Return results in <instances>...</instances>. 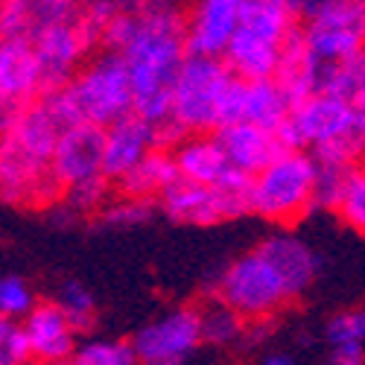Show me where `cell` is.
I'll list each match as a JSON object with an SVG mask.
<instances>
[{"label": "cell", "mask_w": 365, "mask_h": 365, "mask_svg": "<svg viewBox=\"0 0 365 365\" xmlns=\"http://www.w3.org/2000/svg\"><path fill=\"white\" fill-rule=\"evenodd\" d=\"M106 47L120 50L132 73L135 111L155 126L173 117V88L178 71L190 56L187 26L175 9L143 15L120 12L106 33Z\"/></svg>", "instance_id": "cell-1"}, {"label": "cell", "mask_w": 365, "mask_h": 365, "mask_svg": "<svg viewBox=\"0 0 365 365\" xmlns=\"http://www.w3.org/2000/svg\"><path fill=\"white\" fill-rule=\"evenodd\" d=\"M316 173L319 161L313 158V152L310 155L304 149L281 152L275 161H269L260 173H255L252 214L278 225L298 222L304 214L316 210Z\"/></svg>", "instance_id": "cell-2"}, {"label": "cell", "mask_w": 365, "mask_h": 365, "mask_svg": "<svg viewBox=\"0 0 365 365\" xmlns=\"http://www.w3.org/2000/svg\"><path fill=\"white\" fill-rule=\"evenodd\" d=\"M68 97L79 114V120L97 126H111L117 120L135 114V88L132 73L120 50H106L94 56L79 73L65 85Z\"/></svg>", "instance_id": "cell-3"}, {"label": "cell", "mask_w": 365, "mask_h": 365, "mask_svg": "<svg viewBox=\"0 0 365 365\" xmlns=\"http://www.w3.org/2000/svg\"><path fill=\"white\" fill-rule=\"evenodd\" d=\"M234 71L225 58L190 53L178 71L173 88V123L185 135H202L220 129L222 100L234 82Z\"/></svg>", "instance_id": "cell-4"}, {"label": "cell", "mask_w": 365, "mask_h": 365, "mask_svg": "<svg viewBox=\"0 0 365 365\" xmlns=\"http://www.w3.org/2000/svg\"><path fill=\"white\" fill-rule=\"evenodd\" d=\"M252 187L255 175L234 170L220 178L217 185H199V181L178 178L158 199L161 210L181 225H217L222 220H237L252 214Z\"/></svg>", "instance_id": "cell-5"}, {"label": "cell", "mask_w": 365, "mask_h": 365, "mask_svg": "<svg viewBox=\"0 0 365 365\" xmlns=\"http://www.w3.org/2000/svg\"><path fill=\"white\" fill-rule=\"evenodd\" d=\"M210 295H220L225 304H231V307L249 322L275 319L292 301L284 278L278 275V269L257 249L231 260L222 269V275L217 278V287Z\"/></svg>", "instance_id": "cell-6"}, {"label": "cell", "mask_w": 365, "mask_h": 365, "mask_svg": "<svg viewBox=\"0 0 365 365\" xmlns=\"http://www.w3.org/2000/svg\"><path fill=\"white\" fill-rule=\"evenodd\" d=\"M202 342L199 307L170 310L143 324L132 336L140 365H187Z\"/></svg>", "instance_id": "cell-7"}, {"label": "cell", "mask_w": 365, "mask_h": 365, "mask_svg": "<svg viewBox=\"0 0 365 365\" xmlns=\"http://www.w3.org/2000/svg\"><path fill=\"white\" fill-rule=\"evenodd\" d=\"M29 41H33L38 65H41L44 91L65 88L79 73L85 53L94 47V38L85 33V26H82L79 18L53 24V26L41 29V33H36Z\"/></svg>", "instance_id": "cell-8"}, {"label": "cell", "mask_w": 365, "mask_h": 365, "mask_svg": "<svg viewBox=\"0 0 365 365\" xmlns=\"http://www.w3.org/2000/svg\"><path fill=\"white\" fill-rule=\"evenodd\" d=\"M307 47L322 62H342L365 47V0H339L324 15L304 26Z\"/></svg>", "instance_id": "cell-9"}, {"label": "cell", "mask_w": 365, "mask_h": 365, "mask_svg": "<svg viewBox=\"0 0 365 365\" xmlns=\"http://www.w3.org/2000/svg\"><path fill=\"white\" fill-rule=\"evenodd\" d=\"M103 161H106V126L79 120L58 138L50 167L65 187H73L91 178H103L106 175Z\"/></svg>", "instance_id": "cell-10"}, {"label": "cell", "mask_w": 365, "mask_h": 365, "mask_svg": "<svg viewBox=\"0 0 365 365\" xmlns=\"http://www.w3.org/2000/svg\"><path fill=\"white\" fill-rule=\"evenodd\" d=\"M289 123L298 132L304 149L307 146L316 149L327 140L359 132V111L348 100H342L336 94H327V91H319V94L295 103V108L289 114Z\"/></svg>", "instance_id": "cell-11"}, {"label": "cell", "mask_w": 365, "mask_h": 365, "mask_svg": "<svg viewBox=\"0 0 365 365\" xmlns=\"http://www.w3.org/2000/svg\"><path fill=\"white\" fill-rule=\"evenodd\" d=\"M246 6L249 0H193L185 18L190 53L222 58L242 24Z\"/></svg>", "instance_id": "cell-12"}, {"label": "cell", "mask_w": 365, "mask_h": 365, "mask_svg": "<svg viewBox=\"0 0 365 365\" xmlns=\"http://www.w3.org/2000/svg\"><path fill=\"white\" fill-rule=\"evenodd\" d=\"M161 146L158 138V126L152 120L140 117L138 111L117 120L106 129V161H103V173L111 185H117L135 164H140L152 149Z\"/></svg>", "instance_id": "cell-13"}, {"label": "cell", "mask_w": 365, "mask_h": 365, "mask_svg": "<svg viewBox=\"0 0 365 365\" xmlns=\"http://www.w3.org/2000/svg\"><path fill=\"white\" fill-rule=\"evenodd\" d=\"M44 94V76L29 38H4L0 44V97L4 106H24Z\"/></svg>", "instance_id": "cell-14"}, {"label": "cell", "mask_w": 365, "mask_h": 365, "mask_svg": "<svg viewBox=\"0 0 365 365\" xmlns=\"http://www.w3.org/2000/svg\"><path fill=\"white\" fill-rule=\"evenodd\" d=\"M257 252L278 269V275L284 278L287 289H289V298L298 301L304 292H307L319 275V257L316 252L307 246L304 240H298L295 234L289 231H278L266 237Z\"/></svg>", "instance_id": "cell-15"}, {"label": "cell", "mask_w": 365, "mask_h": 365, "mask_svg": "<svg viewBox=\"0 0 365 365\" xmlns=\"http://www.w3.org/2000/svg\"><path fill=\"white\" fill-rule=\"evenodd\" d=\"M217 138L225 146V155H228L231 167L249 173V175L260 173L269 161H275L281 152H287L275 129L249 123V120H237L231 126H222L217 132Z\"/></svg>", "instance_id": "cell-16"}, {"label": "cell", "mask_w": 365, "mask_h": 365, "mask_svg": "<svg viewBox=\"0 0 365 365\" xmlns=\"http://www.w3.org/2000/svg\"><path fill=\"white\" fill-rule=\"evenodd\" d=\"M29 345H33L36 362L47 359H73L76 354V327L65 316V310L56 301H41L24 319Z\"/></svg>", "instance_id": "cell-17"}, {"label": "cell", "mask_w": 365, "mask_h": 365, "mask_svg": "<svg viewBox=\"0 0 365 365\" xmlns=\"http://www.w3.org/2000/svg\"><path fill=\"white\" fill-rule=\"evenodd\" d=\"M327 65L307 47V38H304V29H295V33L287 38L284 53H281V68H278V82L287 88V94L301 103L324 88V76H327Z\"/></svg>", "instance_id": "cell-18"}, {"label": "cell", "mask_w": 365, "mask_h": 365, "mask_svg": "<svg viewBox=\"0 0 365 365\" xmlns=\"http://www.w3.org/2000/svg\"><path fill=\"white\" fill-rule=\"evenodd\" d=\"M173 155H175L181 178L199 181V185H217L220 178H225L231 173V161L225 155V146L217 138V132L181 138L173 146Z\"/></svg>", "instance_id": "cell-19"}, {"label": "cell", "mask_w": 365, "mask_h": 365, "mask_svg": "<svg viewBox=\"0 0 365 365\" xmlns=\"http://www.w3.org/2000/svg\"><path fill=\"white\" fill-rule=\"evenodd\" d=\"M281 53H284V44L278 41H269L263 38L255 29L242 26L237 29L234 41L228 44L225 50V65L240 76V79H272L278 76V68H281Z\"/></svg>", "instance_id": "cell-20"}, {"label": "cell", "mask_w": 365, "mask_h": 365, "mask_svg": "<svg viewBox=\"0 0 365 365\" xmlns=\"http://www.w3.org/2000/svg\"><path fill=\"white\" fill-rule=\"evenodd\" d=\"M79 0H26V4H4L0 29L4 38H33L41 29L79 18Z\"/></svg>", "instance_id": "cell-21"}, {"label": "cell", "mask_w": 365, "mask_h": 365, "mask_svg": "<svg viewBox=\"0 0 365 365\" xmlns=\"http://www.w3.org/2000/svg\"><path fill=\"white\" fill-rule=\"evenodd\" d=\"M181 178L178 173V164H175V155L173 149H152L149 155L135 164L123 178L117 181V190L120 196H135V199H161V193L167 187H173L175 181Z\"/></svg>", "instance_id": "cell-22"}, {"label": "cell", "mask_w": 365, "mask_h": 365, "mask_svg": "<svg viewBox=\"0 0 365 365\" xmlns=\"http://www.w3.org/2000/svg\"><path fill=\"white\" fill-rule=\"evenodd\" d=\"M295 108V100L287 94V88L272 79H246V97H242V120L266 129H281Z\"/></svg>", "instance_id": "cell-23"}, {"label": "cell", "mask_w": 365, "mask_h": 365, "mask_svg": "<svg viewBox=\"0 0 365 365\" xmlns=\"http://www.w3.org/2000/svg\"><path fill=\"white\" fill-rule=\"evenodd\" d=\"M199 319H202V339L214 348L240 342L249 327V319H242L220 295H207L205 304H199Z\"/></svg>", "instance_id": "cell-24"}, {"label": "cell", "mask_w": 365, "mask_h": 365, "mask_svg": "<svg viewBox=\"0 0 365 365\" xmlns=\"http://www.w3.org/2000/svg\"><path fill=\"white\" fill-rule=\"evenodd\" d=\"M322 91L348 100L362 114L365 111V47H359L356 53L342 58V62H330Z\"/></svg>", "instance_id": "cell-25"}, {"label": "cell", "mask_w": 365, "mask_h": 365, "mask_svg": "<svg viewBox=\"0 0 365 365\" xmlns=\"http://www.w3.org/2000/svg\"><path fill=\"white\" fill-rule=\"evenodd\" d=\"M73 365H140L132 339H94L76 348Z\"/></svg>", "instance_id": "cell-26"}, {"label": "cell", "mask_w": 365, "mask_h": 365, "mask_svg": "<svg viewBox=\"0 0 365 365\" xmlns=\"http://www.w3.org/2000/svg\"><path fill=\"white\" fill-rule=\"evenodd\" d=\"M56 304L65 310V316L71 319V324H73L79 333L94 327L97 304H94V295H91V289H88L85 284H79V281H65L62 287H58Z\"/></svg>", "instance_id": "cell-27"}, {"label": "cell", "mask_w": 365, "mask_h": 365, "mask_svg": "<svg viewBox=\"0 0 365 365\" xmlns=\"http://www.w3.org/2000/svg\"><path fill=\"white\" fill-rule=\"evenodd\" d=\"M356 167H342V164H319L316 173V193H313V207L322 210H339L348 181Z\"/></svg>", "instance_id": "cell-28"}, {"label": "cell", "mask_w": 365, "mask_h": 365, "mask_svg": "<svg viewBox=\"0 0 365 365\" xmlns=\"http://www.w3.org/2000/svg\"><path fill=\"white\" fill-rule=\"evenodd\" d=\"M155 214V199H135V196H123L114 205H106L100 210V222L106 228H132V225H143Z\"/></svg>", "instance_id": "cell-29"}, {"label": "cell", "mask_w": 365, "mask_h": 365, "mask_svg": "<svg viewBox=\"0 0 365 365\" xmlns=\"http://www.w3.org/2000/svg\"><path fill=\"white\" fill-rule=\"evenodd\" d=\"M36 359L26 327L18 319H0V365H29Z\"/></svg>", "instance_id": "cell-30"}, {"label": "cell", "mask_w": 365, "mask_h": 365, "mask_svg": "<svg viewBox=\"0 0 365 365\" xmlns=\"http://www.w3.org/2000/svg\"><path fill=\"white\" fill-rule=\"evenodd\" d=\"M36 292L21 275H6L0 281V316L24 322L36 307Z\"/></svg>", "instance_id": "cell-31"}, {"label": "cell", "mask_w": 365, "mask_h": 365, "mask_svg": "<svg viewBox=\"0 0 365 365\" xmlns=\"http://www.w3.org/2000/svg\"><path fill=\"white\" fill-rule=\"evenodd\" d=\"M108 187H111V181L106 175L82 181V185H73L65 190L62 205L73 210V214H94V210H103L108 205Z\"/></svg>", "instance_id": "cell-32"}, {"label": "cell", "mask_w": 365, "mask_h": 365, "mask_svg": "<svg viewBox=\"0 0 365 365\" xmlns=\"http://www.w3.org/2000/svg\"><path fill=\"white\" fill-rule=\"evenodd\" d=\"M324 336L330 345H365V307L333 313Z\"/></svg>", "instance_id": "cell-33"}, {"label": "cell", "mask_w": 365, "mask_h": 365, "mask_svg": "<svg viewBox=\"0 0 365 365\" xmlns=\"http://www.w3.org/2000/svg\"><path fill=\"white\" fill-rule=\"evenodd\" d=\"M365 155V140L359 132L342 135L336 140H327L313 149V158L319 164H342V167H356V161Z\"/></svg>", "instance_id": "cell-34"}, {"label": "cell", "mask_w": 365, "mask_h": 365, "mask_svg": "<svg viewBox=\"0 0 365 365\" xmlns=\"http://www.w3.org/2000/svg\"><path fill=\"white\" fill-rule=\"evenodd\" d=\"M336 214L345 220V225L365 234V167L354 170V175L348 181V190H345V199H342Z\"/></svg>", "instance_id": "cell-35"}, {"label": "cell", "mask_w": 365, "mask_h": 365, "mask_svg": "<svg viewBox=\"0 0 365 365\" xmlns=\"http://www.w3.org/2000/svg\"><path fill=\"white\" fill-rule=\"evenodd\" d=\"M336 4L339 0H287V6L292 9V15L301 18V21H313V18L324 15L327 9H333Z\"/></svg>", "instance_id": "cell-36"}, {"label": "cell", "mask_w": 365, "mask_h": 365, "mask_svg": "<svg viewBox=\"0 0 365 365\" xmlns=\"http://www.w3.org/2000/svg\"><path fill=\"white\" fill-rule=\"evenodd\" d=\"M324 365H365V345H330Z\"/></svg>", "instance_id": "cell-37"}, {"label": "cell", "mask_w": 365, "mask_h": 365, "mask_svg": "<svg viewBox=\"0 0 365 365\" xmlns=\"http://www.w3.org/2000/svg\"><path fill=\"white\" fill-rule=\"evenodd\" d=\"M120 6V12H129V15H143V12H155L164 9L161 0H114Z\"/></svg>", "instance_id": "cell-38"}, {"label": "cell", "mask_w": 365, "mask_h": 365, "mask_svg": "<svg viewBox=\"0 0 365 365\" xmlns=\"http://www.w3.org/2000/svg\"><path fill=\"white\" fill-rule=\"evenodd\" d=\"M263 365H295L292 362V356L289 354H266V359H263Z\"/></svg>", "instance_id": "cell-39"}, {"label": "cell", "mask_w": 365, "mask_h": 365, "mask_svg": "<svg viewBox=\"0 0 365 365\" xmlns=\"http://www.w3.org/2000/svg\"><path fill=\"white\" fill-rule=\"evenodd\" d=\"M164 4V9H175V12H181V6L187 4V0H161Z\"/></svg>", "instance_id": "cell-40"}, {"label": "cell", "mask_w": 365, "mask_h": 365, "mask_svg": "<svg viewBox=\"0 0 365 365\" xmlns=\"http://www.w3.org/2000/svg\"><path fill=\"white\" fill-rule=\"evenodd\" d=\"M36 365H73V359H47V362H36Z\"/></svg>", "instance_id": "cell-41"}, {"label": "cell", "mask_w": 365, "mask_h": 365, "mask_svg": "<svg viewBox=\"0 0 365 365\" xmlns=\"http://www.w3.org/2000/svg\"><path fill=\"white\" fill-rule=\"evenodd\" d=\"M359 135H362V140H365V111L359 114Z\"/></svg>", "instance_id": "cell-42"}, {"label": "cell", "mask_w": 365, "mask_h": 365, "mask_svg": "<svg viewBox=\"0 0 365 365\" xmlns=\"http://www.w3.org/2000/svg\"><path fill=\"white\" fill-rule=\"evenodd\" d=\"M4 4H26V0H4Z\"/></svg>", "instance_id": "cell-43"}, {"label": "cell", "mask_w": 365, "mask_h": 365, "mask_svg": "<svg viewBox=\"0 0 365 365\" xmlns=\"http://www.w3.org/2000/svg\"><path fill=\"white\" fill-rule=\"evenodd\" d=\"M269 4H287V0H269Z\"/></svg>", "instance_id": "cell-44"}, {"label": "cell", "mask_w": 365, "mask_h": 365, "mask_svg": "<svg viewBox=\"0 0 365 365\" xmlns=\"http://www.w3.org/2000/svg\"><path fill=\"white\" fill-rule=\"evenodd\" d=\"M79 4H82V6H85V4H94V0H79Z\"/></svg>", "instance_id": "cell-45"}]
</instances>
